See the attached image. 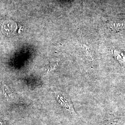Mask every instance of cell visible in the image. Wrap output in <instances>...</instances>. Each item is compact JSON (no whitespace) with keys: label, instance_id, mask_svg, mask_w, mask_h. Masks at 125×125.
I'll return each instance as SVG.
<instances>
[{"label":"cell","instance_id":"6da1fadb","mask_svg":"<svg viewBox=\"0 0 125 125\" xmlns=\"http://www.w3.org/2000/svg\"><path fill=\"white\" fill-rule=\"evenodd\" d=\"M59 98V102L61 103L62 105V107L66 110L69 114L73 116H76V112L75 111L72 102L70 99L66 98H65L63 96H58Z\"/></svg>","mask_w":125,"mask_h":125},{"label":"cell","instance_id":"7a4b0ae2","mask_svg":"<svg viewBox=\"0 0 125 125\" xmlns=\"http://www.w3.org/2000/svg\"><path fill=\"white\" fill-rule=\"evenodd\" d=\"M110 28L115 30H121L125 29V21L118 20L111 21L109 24Z\"/></svg>","mask_w":125,"mask_h":125}]
</instances>
